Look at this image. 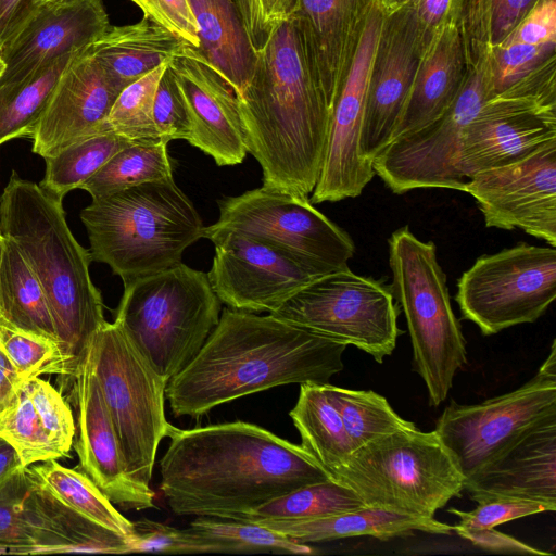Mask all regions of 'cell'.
I'll use <instances>...</instances> for the list:
<instances>
[{
  "instance_id": "1",
  "label": "cell",
  "mask_w": 556,
  "mask_h": 556,
  "mask_svg": "<svg viewBox=\"0 0 556 556\" xmlns=\"http://www.w3.org/2000/svg\"><path fill=\"white\" fill-rule=\"evenodd\" d=\"M160 462L161 491L178 516L237 519L330 476L303 450L257 425L175 427Z\"/></svg>"
},
{
  "instance_id": "2",
  "label": "cell",
  "mask_w": 556,
  "mask_h": 556,
  "mask_svg": "<svg viewBox=\"0 0 556 556\" xmlns=\"http://www.w3.org/2000/svg\"><path fill=\"white\" fill-rule=\"evenodd\" d=\"M346 345L256 313L224 308L194 358L167 383L176 417H200L216 406L278 386L329 383L343 369Z\"/></svg>"
},
{
  "instance_id": "3",
  "label": "cell",
  "mask_w": 556,
  "mask_h": 556,
  "mask_svg": "<svg viewBox=\"0 0 556 556\" xmlns=\"http://www.w3.org/2000/svg\"><path fill=\"white\" fill-rule=\"evenodd\" d=\"M239 100L248 151L261 165L263 186L311 194L330 112L291 17L256 51L252 78Z\"/></svg>"
},
{
  "instance_id": "4",
  "label": "cell",
  "mask_w": 556,
  "mask_h": 556,
  "mask_svg": "<svg viewBox=\"0 0 556 556\" xmlns=\"http://www.w3.org/2000/svg\"><path fill=\"white\" fill-rule=\"evenodd\" d=\"M0 232L38 278L58 338L77 359L106 321L89 250L71 231L62 200L12 172L0 195Z\"/></svg>"
},
{
  "instance_id": "5",
  "label": "cell",
  "mask_w": 556,
  "mask_h": 556,
  "mask_svg": "<svg viewBox=\"0 0 556 556\" xmlns=\"http://www.w3.org/2000/svg\"><path fill=\"white\" fill-rule=\"evenodd\" d=\"M91 260L123 282L181 263L204 225L173 178L148 181L97 199L81 210Z\"/></svg>"
},
{
  "instance_id": "6",
  "label": "cell",
  "mask_w": 556,
  "mask_h": 556,
  "mask_svg": "<svg viewBox=\"0 0 556 556\" xmlns=\"http://www.w3.org/2000/svg\"><path fill=\"white\" fill-rule=\"evenodd\" d=\"M219 316L207 273L179 263L124 282L114 323L168 383L199 353Z\"/></svg>"
},
{
  "instance_id": "7",
  "label": "cell",
  "mask_w": 556,
  "mask_h": 556,
  "mask_svg": "<svg viewBox=\"0 0 556 556\" xmlns=\"http://www.w3.org/2000/svg\"><path fill=\"white\" fill-rule=\"evenodd\" d=\"M388 245L391 291L405 315L414 368L426 384L429 404L435 407L446 399L457 370L467 364L462 326L435 244L418 239L404 226L392 232Z\"/></svg>"
},
{
  "instance_id": "8",
  "label": "cell",
  "mask_w": 556,
  "mask_h": 556,
  "mask_svg": "<svg viewBox=\"0 0 556 556\" xmlns=\"http://www.w3.org/2000/svg\"><path fill=\"white\" fill-rule=\"evenodd\" d=\"M332 479L355 491L366 506L429 518L462 496L465 482L437 432L416 425L354 450Z\"/></svg>"
},
{
  "instance_id": "9",
  "label": "cell",
  "mask_w": 556,
  "mask_h": 556,
  "mask_svg": "<svg viewBox=\"0 0 556 556\" xmlns=\"http://www.w3.org/2000/svg\"><path fill=\"white\" fill-rule=\"evenodd\" d=\"M89 349L128 473L150 485L159 444L175 428L164 410L167 382L114 321L99 328Z\"/></svg>"
},
{
  "instance_id": "10",
  "label": "cell",
  "mask_w": 556,
  "mask_h": 556,
  "mask_svg": "<svg viewBox=\"0 0 556 556\" xmlns=\"http://www.w3.org/2000/svg\"><path fill=\"white\" fill-rule=\"evenodd\" d=\"M269 314L353 345L379 364L393 353L400 334L391 287L349 266L313 280Z\"/></svg>"
},
{
  "instance_id": "11",
  "label": "cell",
  "mask_w": 556,
  "mask_h": 556,
  "mask_svg": "<svg viewBox=\"0 0 556 556\" xmlns=\"http://www.w3.org/2000/svg\"><path fill=\"white\" fill-rule=\"evenodd\" d=\"M556 140V54L486 99L465 127L458 169L466 178L511 164Z\"/></svg>"
},
{
  "instance_id": "12",
  "label": "cell",
  "mask_w": 556,
  "mask_h": 556,
  "mask_svg": "<svg viewBox=\"0 0 556 556\" xmlns=\"http://www.w3.org/2000/svg\"><path fill=\"white\" fill-rule=\"evenodd\" d=\"M556 299V249L519 242L484 254L457 280L463 318L491 336L539 319Z\"/></svg>"
},
{
  "instance_id": "13",
  "label": "cell",
  "mask_w": 556,
  "mask_h": 556,
  "mask_svg": "<svg viewBox=\"0 0 556 556\" xmlns=\"http://www.w3.org/2000/svg\"><path fill=\"white\" fill-rule=\"evenodd\" d=\"M553 414H556L555 340L530 380L478 404L460 405L452 401L437 419L434 431L467 481L532 426Z\"/></svg>"
},
{
  "instance_id": "14",
  "label": "cell",
  "mask_w": 556,
  "mask_h": 556,
  "mask_svg": "<svg viewBox=\"0 0 556 556\" xmlns=\"http://www.w3.org/2000/svg\"><path fill=\"white\" fill-rule=\"evenodd\" d=\"M488 53L467 66L463 87L450 109L424 128L391 140L372 160L375 175L395 194L440 188L465 192L458 169L465 127L491 97Z\"/></svg>"
},
{
  "instance_id": "15",
  "label": "cell",
  "mask_w": 556,
  "mask_h": 556,
  "mask_svg": "<svg viewBox=\"0 0 556 556\" xmlns=\"http://www.w3.org/2000/svg\"><path fill=\"white\" fill-rule=\"evenodd\" d=\"M214 229L233 230L336 270L355 253L350 235L306 195L262 186L218 201Z\"/></svg>"
},
{
  "instance_id": "16",
  "label": "cell",
  "mask_w": 556,
  "mask_h": 556,
  "mask_svg": "<svg viewBox=\"0 0 556 556\" xmlns=\"http://www.w3.org/2000/svg\"><path fill=\"white\" fill-rule=\"evenodd\" d=\"M203 238L215 245L207 273L211 286L232 309L271 313L300 289L332 271L238 231L207 226Z\"/></svg>"
},
{
  "instance_id": "17",
  "label": "cell",
  "mask_w": 556,
  "mask_h": 556,
  "mask_svg": "<svg viewBox=\"0 0 556 556\" xmlns=\"http://www.w3.org/2000/svg\"><path fill=\"white\" fill-rule=\"evenodd\" d=\"M384 11L375 0L367 16L349 73L329 115L326 149L312 203L337 202L358 197L375 172L361 153L368 83Z\"/></svg>"
},
{
  "instance_id": "18",
  "label": "cell",
  "mask_w": 556,
  "mask_h": 556,
  "mask_svg": "<svg viewBox=\"0 0 556 556\" xmlns=\"http://www.w3.org/2000/svg\"><path fill=\"white\" fill-rule=\"evenodd\" d=\"M489 228L521 229L556 248V140L522 160L467 179Z\"/></svg>"
},
{
  "instance_id": "19",
  "label": "cell",
  "mask_w": 556,
  "mask_h": 556,
  "mask_svg": "<svg viewBox=\"0 0 556 556\" xmlns=\"http://www.w3.org/2000/svg\"><path fill=\"white\" fill-rule=\"evenodd\" d=\"M73 400L77 412L75 450L81 470L113 503L123 509L154 506V491L134 480L94 374L89 343L77 361L73 376Z\"/></svg>"
},
{
  "instance_id": "20",
  "label": "cell",
  "mask_w": 556,
  "mask_h": 556,
  "mask_svg": "<svg viewBox=\"0 0 556 556\" xmlns=\"http://www.w3.org/2000/svg\"><path fill=\"white\" fill-rule=\"evenodd\" d=\"M428 45L412 17L402 12H384L370 70L359 141L362 156L370 164L392 139Z\"/></svg>"
},
{
  "instance_id": "21",
  "label": "cell",
  "mask_w": 556,
  "mask_h": 556,
  "mask_svg": "<svg viewBox=\"0 0 556 556\" xmlns=\"http://www.w3.org/2000/svg\"><path fill=\"white\" fill-rule=\"evenodd\" d=\"M168 64L191 115L192 135L188 142L213 157L218 166L242 163L249 151L236 88L190 46Z\"/></svg>"
},
{
  "instance_id": "22",
  "label": "cell",
  "mask_w": 556,
  "mask_h": 556,
  "mask_svg": "<svg viewBox=\"0 0 556 556\" xmlns=\"http://www.w3.org/2000/svg\"><path fill=\"white\" fill-rule=\"evenodd\" d=\"M88 48L62 75L30 138L31 151L43 159L85 138L105 134L106 117L122 89Z\"/></svg>"
},
{
  "instance_id": "23",
  "label": "cell",
  "mask_w": 556,
  "mask_h": 556,
  "mask_svg": "<svg viewBox=\"0 0 556 556\" xmlns=\"http://www.w3.org/2000/svg\"><path fill=\"white\" fill-rule=\"evenodd\" d=\"M110 27L102 0L45 1L0 50L7 65L0 85L18 81L51 59L89 47Z\"/></svg>"
},
{
  "instance_id": "24",
  "label": "cell",
  "mask_w": 556,
  "mask_h": 556,
  "mask_svg": "<svg viewBox=\"0 0 556 556\" xmlns=\"http://www.w3.org/2000/svg\"><path fill=\"white\" fill-rule=\"evenodd\" d=\"M375 0H298L291 15L330 108L349 73Z\"/></svg>"
},
{
  "instance_id": "25",
  "label": "cell",
  "mask_w": 556,
  "mask_h": 556,
  "mask_svg": "<svg viewBox=\"0 0 556 556\" xmlns=\"http://www.w3.org/2000/svg\"><path fill=\"white\" fill-rule=\"evenodd\" d=\"M476 503L521 498L556 509V414L549 415L513 442L491 464L465 481Z\"/></svg>"
},
{
  "instance_id": "26",
  "label": "cell",
  "mask_w": 556,
  "mask_h": 556,
  "mask_svg": "<svg viewBox=\"0 0 556 556\" xmlns=\"http://www.w3.org/2000/svg\"><path fill=\"white\" fill-rule=\"evenodd\" d=\"M466 74L458 25H448L424 50L391 140L415 132L442 116L457 98Z\"/></svg>"
},
{
  "instance_id": "27",
  "label": "cell",
  "mask_w": 556,
  "mask_h": 556,
  "mask_svg": "<svg viewBox=\"0 0 556 556\" xmlns=\"http://www.w3.org/2000/svg\"><path fill=\"white\" fill-rule=\"evenodd\" d=\"M29 477L30 488L24 501V513L30 528L31 544L26 555L131 553V538L76 511L52 495L30 473Z\"/></svg>"
},
{
  "instance_id": "28",
  "label": "cell",
  "mask_w": 556,
  "mask_h": 556,
  "mask_svg": "<svg viewBox=\"0 0 556 556\" xmlns=\"http://www.w3.org/2000/svg\"><path fill=\"white\" fill-rule=\"evenodd\" d=\"M303 544L353 536H372L387 541L415 531L451 534L453 527L434 518L363 506L350 511L299 521L256 522Z\"/></svg>"
},
{
  "instance_id": "29",
  "label": "cell",
  "mask_w": 556,
  "mask_h": 556,
  "mask_svg": "<svg viewBox=\"0 0 556 556\" xmlns=\"http://www.w3.org/2000/svg\"><path fill=\"white\" fill-rule=\"evenodd\" d=\"M187 45L152 18L110 27L89 46L90 54L123 90L131 83L181 53Z\"/></svg>"
},
{
  "instance_id": "30",
  "label": "cell",
  "mask_w": 556,
  "mask_h": 556,
  "mask_svg": "<svg viewBox=\"0 0 556 556\" xmlns=\"http://www.w3.org/2000/svg\"><path fill=\"white\" fill-rule=\"evenodd\" d=\"M200 46L194 49L219 71L239 96L250 83L255 63L243 17L233 0H189Z\"/></svg>"
},
{
  "instance_id": "31",
  "label": "cell",
  "mask_w": 556,
  "mask_h": 556,
  "mask_svg": "<svg viewBox=\"0 0 556 556\" xmlns=\"http://www.w3.org/2000/svg\"><path fill=\"white\" fill-rule=\"evenodd\" d=\"M301 446L332 478L353 452L341 416L324 386L301 383L296 404L289 413Z\"/></svg>"
},
{
  "instance_id": "32",
  "label": "cell",
  "mask_w": 556,
  "mask_h": 556,
  "mask_svg": "<svg viewBox=\"0 0 556 556\" xmlns=\"http://www.w3.org/2000/svg\"><path fill=\"white\" fill-rule=\"evenodd\" d=\"M87 48L51 59L18 81L0 85V146L15 138H31L62 75Z\"/></svg>"
},
{
  "instance_id": "33",
  "label": "cell",
  "mask_w": 556,
  "mask_h": 556,
  "mask_svg": "<svg viewBox=\"0 0 556 556\" xmlns=\"http://www.w3.org/2000/svg\"><path fill=\"white\" fill-rule=\"evenodd\" d=\"M0 319L58 338L42 286L16 245L7 238L0 265Z\"/></svg>"
},
{
  "instance_id": "34",
  "label": "cell",
  "mask_w": 556,
  "mask_h": 556,
  "mask_svg": "<svg viewBox=\"0 0 556 556\" xmlns=\"http://www.w3.org/2000/svg\"><path fill=\"white\" fill-rule=\"evenodd\" d=\"M200 553L311 555L314 549L263 525L213 517H197L187 528Z\"/></svg>"
},
{
  "instance_id": "35",
  "label": "cell",
  "mask_w": 556,
  "mask_h": 556,
  "mask_svg": "<svg viewBox=\"0 0 556 556\" xmlns=\"http://www.w3.org/2000/svg\"><path fill=\"white\" fill-rule=\"evenodd\" d=\"M26 468L37 482L65 505L116 533L134 539V522L114 507L83 470L64 467L56 459Z\"/></svg>"
},
{
  "instance_id": "36",
  "label": "cell",
  "mask_w": 556,
  "mask_h": 556,
  "mask_svg": "<svg viewBox=\"0 0 556 556\" xmlns=\"http://www.w3.org/2000/svg\"><path fill=\"white\" fill-rule=\"evenodd\" d=\"M365 506L350 486L330 478L269 500L235 520L299 521L332 516Z\"/></svg>"
},
{
  "instance_id": "37",
  "label": "cell",
  "mask_w": 556,
  "mask_h": 556,
  "mask_svg": "<svg viewBox=\"0 0 556 556\" xmlns=\"http://www.w3.org/2000/svg\"><path fill=\"white\" fill-rule=\"evenodd\" d=\"M166 142H131L115 153L79 189L92 199L143 182L173 178Z\"/></svg>"
},
{
  "instance_id": "38",
  "label": "cell",
  "mask_w": 556,
  "mask_h": 556,
  "mask_svg": "<svg viewBox=\"0 0 556 556\" xmlns=\"http://www.w3.org/2000/svg\"><path fill=\"white\" fill-rule=\"evenodd\" d=\"M539 0H462L458 28L467 66L498 45Z\"/></svg>"
},
{
  "instance_id": "39",
  "label": "cell",
  "mask_w": 556,
  "mask_h": 556,
  "mask_svg": "<svg viewBox=\"0 0 556 556\" xmlns=\"http://www.w3.org/2000/svg\"><path fill=\"white\" fill-rule=\"evenodd\" d=\"M131 141L116 134H99L77 141L43 159L46 172L39 186L49 194L63 200L94 175L115 153Z\"/></svg>"
},
{
  "instance_id": "40",
  "label": "cell",
  "mask_w": 556,
  "mask_h": 556,
  "mask_svg": "<svg viewBox=\"0 0 556 556\" xmlns=\"http://www.w3.org/2000/svg\"><path fill=\"white\" fill-rule=\"evenodd\" d=\"M338 409L353 451L366 443L415 424L394 412L387 399L371 390L323 384Z\"/></svg>"
},
{
  "instance_id": "41",
  "label": "cell",
  "mask_w": 556,
  "mask_h": 556,
  "mask_svg": "<svg viewBox=\"0 0 556 556\" xmlns=\"http://www.w3.org/2000/svg\"><path fill=\"white\" fill-rule=\"evenodd\" d=\"M0 349L27 381L41 375L73 377L77 358L52 336L24 330L0 319Z\"/></svg>"
},
{
  "instance_id": "42",
  "label": "cell",
  "mask_w": 556,
  "mask_h": 556,
  "mask_svg": "<svg viewBox=\"0 0 556 556\" xmlns=\"http://www.w3.org/2000/svg\"><path fill=\"white\" fill-rule=\"evenodd\" d=\"M167 64L154 68L121 91L106 117L105 134H116L131 142L161 140L153 119V103Z\"/></svg>"
},
{
  "instance_id": "43",
  "label": "cell",
  "mask_w": 556,
  "mask_h": 556,
  "mask_svg": "<svg viewBox=\"0 0 556 556\" xmlns=\"http://www.w3.org/2000/svg\"><path fill=\"white\" fill-rule=\"evenodd\" d=\"M0 439L13 447L25 468L60 458L26 390L25 381L12 405L0 413Z\"/></svg>"
},
{
  "instance_id": "44",
  "label": "cell",
  "mask_w": 556,
  "mask_h": 556,
  "mask_svg": "<svg viewBox=\"0 0 556 556\" xmlns=\"http://www.w3.org/2000/svg\"><path fill=\"white\" fill-rule=\"evenodd\" d=\"M26 390L60 458L70 457L75 424L61 393L40 377L25 381Z\"/></svg>"
},
{
  "instance_id": "45",
  "label": "cell",
  "mask_w": 556,
  "mask_h": 556,
  "mask_svg": "<svg viewBox=\"0 0 556 556\" xmlns=\"http://www.w3.org/2000/svg\"><path fill=\"white\" fill-rule=\"evenodd\" d=\"M153 119L162 141L168 143L176 139L190 140L192 121L189 106L169 64L157 84Z\"/></svg>"
},
{
  "instance_id": "46",
  "label": "cell",
  "mask_w": 556,
  "mask_h": 556,
  "mask_svg": "<svg viewBox=\"0 0 556 556\" xmlns=\"http://www.w3.org/2000/svg\"><path fill=\"white\" fill-rule=\"evenodd\" d=\"M30 488L26 468L14 473L0 488V543L18 545V555H26L31 544L30 528L24 513V501Z\"/></svg>"
},
{
  "instance_id": "47",
  "label": "cell",
  "mask_w": 556,
  "mask_h": 556,
  "mask_svg": "<svg viewBox=\"0 0 556 556\" xmlns=\"http://www.w3.org/2000/svg\"><path fill=\"white\" fill-rule=\"evenodd\" d=\"M386 13L402 12L412 17L430 42L448 25H458L462 0H379Z\"/></svg>"
},
{
  "instance_id": "48",
  "label": "cell",
  "mask_w": 556,
  "mask_h": 556,
  "mask_svg": "<svg viewBox=\"0 0 556 556\" xmlns=\"http://www.w3.org/2000/svg\"><path fill=\"white\" fill-rule=\"evenodd\" d=\"M457 516V525L467 528H495L498 525L513 521L530 515L552 511L546 505L521 498H494L478 503V506L469 511L457 508L447 509Z\"/></svg>"
},
{
  "instance_id": "49",
  "label": "cell",
  "mask_w": 556,
  "mask_h": 556,
  "mask_svg": "<svg viewBox=\"0 0 556 556\" xmlns=\"http://www.w3.org/2000/svg\"><path fill=\"white\" fill-rule=\"evenodd\" d=\"M131 553L197 554L188 529L181 530L147 518L134 522Z\"/></svg>"
},
{
  "instance_id": "50",
  "label": "cell",
  "mask_w": 556,
  "mask_h": 556,
  "mask_svg": "<svg viewBox=\"0 0 556 556\" xmlns=\"http://www.w3.org/2000/svg\"><path fill=\"white\" fill-rule=\"evenodd\" d=\"M131 1L142 10L146 16L181 38L190 47L199 48V27L189 0Z\"/></svg>"
},
{
  "instance_id": "51",
  "label": "cell",
  "mask_w": 556,
  "mask_h": 556,
  "mask_svg": "<svg viewBox=\"0 0 556 556\" xmlns=\"http://www.w3.org/2000/svg\"><path fill=\"white\" fill-rule=\"evenodd\" d=\"M249 38L255 51L263 48L273 30L289 20L298 0H247Z\"/></svg>"
},
{
  "instance_id": "52",
  "label": "cell",
  "mask_w": 556,
  "mask_h": 556,
  "mask_svg": "<svg viewBox=\"0 0 556 556\" xmlns=\"http://www.w3.org/2000/svg\"><path fill=\"white\" fill-rule=\"evenodd\" d=\"M453 531L479 548L502 554L549 556L548 552L530 546L495 528H467L454 525Z\"/></svg>"
},
{
  "instance_id": "53",
  "label": "cell",
  "mask_w": 556,
  "mask_h": 556,
  "mask_svg": "<svg viewBox=\"0 0 556 556\" xmlns=\"http://www.w3.org/2000/svg\"><path fill=\"white\" fill-rule=\"evenodd\" d=\"M43 2L45 0H0V50Z\"/></svg>"
},
{
  "instance_id": "54",
  "label": "cell",
  "mask_w": 556,
  "mask_h": 556,
  "mask_svg": "<svg viewBox=\"0 0 556 556\" xmlns=\"http://www.w3.org/2000/svg\"><path fill=\"white\" fill-rule=\"evenodd\" d=\"M23 382L12 363L0 349V413L12 405Z\"/></svg>"
},
{
  "instance_id": "55",
  "label": "cell",
  "mask_w": 556,
  "mask_h": 556,
  "mask_svg": "<svg viewBox=\"0 0 556 556\" xmlns=\"http://www.w3.org/2000/svg\"><path fill=\"white\" fill-rule=\"evenodd\" d=\"M23 467L16 452L0 439V488Z\"/></svg>"
},
{
  "instance_id": "56",
  "label": "cell",
  "mask_w": 556,
  "mask_h": 556,
  "mask_svg": "<svg viewBox=\"0 0 556 556\" xmlns=\"http://www.w3.org/2000/svg\"><path fill=\"white\" fill-rule=\"evenodd\" d=\"M233 1L240 11V13L243 17L245 27H247V25H248V2H247V0H233Z\"/></svg>"
},
{
  "instance_id": "57",
  "label": "cell",
  "mask_w": 556,
  "mask_h": 556,
  "mask_svg": "<svg viewBox=\"0 0 556 556\" xmlns=\"http://www.w3.org/2000/svg\"><path fill=\"white\" fill-rule=\"evenodd\" d=\"M14 546L15 545L12 544L0 543V555H14Z\"/></svg>"
},
{
  "instance_id": "58",
  "label": "cell",
  "mask_w": 556,
  "mask_h": 556,
  "mask_svg": "<svg viewBox=\"0 0 556 556\" xmlns=\"http://www.w3.org/2000/svg\"><path fill=\"white\" fill-rule=\"evenodd\" d=\"M4 245H5V238L0 232V265H1V260H2V255H3V251H4Z\"/></svg>"
},
{
  "instance_id": "59",
  "label": "cell",
  "mask_w": 556,
  "mask_h": 556,
  "mask_svg": "<svg viewBox=\"0 0 556 556\" xmlns=\"http://www.w3.org/2000/svg\"><path fill=\"white\" fill-rule=\"evenodd\" d=\"M5 68H7L5 62L3 61V59H2V56L0 54V78L4 74Z\"/></svg>"
},
{
  "instance_id": "60",
  "label": "cell",
  "mask_w": 556,
  "mask_h": 556,
  "mask_svg": "<svg viewBox=\"0 0 556 556\" xmlns=\"http://www.w3.org/2000/svg\"><path fill=\"white\" fill-rule=\"evenodd\" d=\"M45 1H48V0H45Z\"/></svg>"
}]
</instances>
